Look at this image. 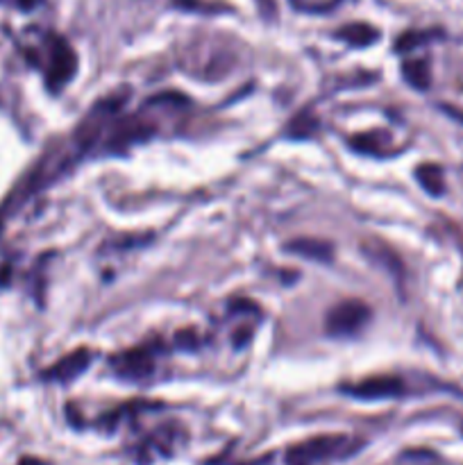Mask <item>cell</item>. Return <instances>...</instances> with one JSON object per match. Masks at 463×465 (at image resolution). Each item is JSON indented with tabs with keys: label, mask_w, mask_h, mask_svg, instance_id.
<instances>
[{
	"label": "cell",
	"mask_w": 463,
	"mask_h": 465,
	"mask_svg": "<svg viewBox=\"0 0 463 465\" xmlns=\"http://www.w3.org/2000/svg\"><path fill=\"white\" fill-rule=\"evenodd\" d=\"M75 54H73V50L68 48L66 44H62L59 41L57 45H54L53 50V62H50V68H48V86L53 91H59L64 84H66L68 80L73 77V73H75Z\"/></svg>",
	"instance_id": "5"
},
{
	"label": "cell",
	"mask_w": 463,
	"mask_h": 465,
	"mask_svg": "<svg viewBox=\"0 0 463 465\" xmlns=\"http://www.w3.org/2000/svg\"><path fill=\"white\" fill-rule=\"evenodd\" d=\"M318 127V123L313 121L309 114H300L295 121H291L289 125V136H293V139H302V136H309L313 130Z\"/></svg>",
	"instance_id": "11"
},
{
	"label": "cell",
	"mask_w": 463,
	"mask_h": 465,
	"mask_svg": "<svg viewBox=\"0 0 463 465\" xmlns=\"http://www.w3.org/2000/svg\"><path fill=\"white\" fill-rule=\"evenodd\" d=\"M286 252L298 254V257L311 259V262H331L334 257V245L320 239H295L286 243Z\"/></svg>",
	"instance_id": "7"
},
{
	"label": "cell",
	"mask_w": 463,
	"mask_h": 465,
	"mask_svg": "<svg viewBox=\"0 0 463 465\" xmlns=\"http://www.w3.org/2000/svg\"><path fill=\"white\" fill-rule=\"evenodd\" d=\"M340 391L354 400H389L404 393V381L399 377H368L357 384L340 386Z\"/></svg>",
	"instance_id": "3"
},
{
	"label": "cell",
	"mask_w": 463,
	"mask_h": 465,
	"mask_svg": "<svg viewBox=\"0 0 463 465\" xmlns=\"http://www.w3.org/2000/svg\"><path fill=\"white\" fill-rule=\"evenodd\" d=\"M112 366L121 377H127V380H143V377H148L153 372L154 361L148 350L134 348L113 357Z\"/></svg>",
	"instance_id": "4"
},
{
	"label": "cell",
	"mask_w": 463,
	"mask_h": 465,
	"mask_svg": "<svg viewBox=\"0 0 463 465\" xmlns=\"http://www.w3.org/2000/svg\"><path fill=\"white\" fill-rule=\"evenodd\" d=\"M370 321V309L361 300H345L330 309L325 318V330L330 336H352Z\"/></svg>",
	"instance_id": "2"
},
{
	"label": "cell",
	"mask_w": 463,
	"mask_h": 465,
	"mask_svg": "<svg viewBox=\"0 0 463 465\" xmlns=\"http://www.w3.org/2000/svg\"><path fill=\"white\" fill-rule=\"evenodd\" d=\"M340 36H343V39H348L350 44H354V45H366V44H370L377 35H375V30H370V27H366V25H352V27H345V30L340 32Z\"/></svg>",
	"instance_id": "10"
},
{
	"label": "cell",
	"mask_w": 463,
	"mask_h": 465,
	"mask_svg": "<svg viewBox=\"0 0 463 465\" xmlns=\"http://www.w3.org/2000/svg\"><path fill=\"white\" fill-rule=\"evenodd\" d=\"M354 443L348 436L330 434V436H316L304 443L295 445L286 452V463L289 465H316L322 461H331V459H340L352 454Z\"/></svg>",
	"instance_id": "1"
},
{
	"label": "cell",
	"mask_w": 463,
	"mask_h": 465,
	"mask_svg": "<svg viewBox=\"0 0 463 465\" xmlns=\"http://www.w3.org/2000/svg\"><path fill=\"white\" fill-rule=\"evenodd\" d=\"M404 77H407L409 84H413L416 89L425 91L429 86V66L422 59H413V62H407L402 66Z\"/></svg>",
	"instance_id": "9"
},
{
	"label": "cell",
	"mask_w": 463,
	"mask_h": 465,
	"mask_svg": "<svg viewBox=\"0 0 463 465\" xmlns=\"http://www.w3.org/2000/svg\"><path fill=\"white\" fill-rule=\"evenodd\" d=\"M416 177L427 193L443 195V191H445L443 168L436 166V163H422V166L416 168Z\"/></svg>",
	"instance_id": "8"
},
{
	"label": "cell",
	"mask_w": 463,
	"mask_h": 465,
	"mask_svg": "<svg viewBox=\"0 0 463 465\" xmlns=\"http://www.w3.org/2000/svg\"><path fill=\"white\" fill-rule=\"evenodd\" d=\"M89 366H91V352L89 350L80 348V350H75V352L68 354V357H64L57 366L50 368V371L45 372V380L73 381L75 377H80Z\"/></svg>",
	"instance_id": "6"
}]
</instances>
